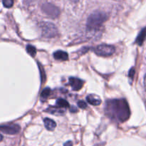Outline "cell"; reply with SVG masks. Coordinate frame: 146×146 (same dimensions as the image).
I'll return each instance as SVG.
<instances>
[{
	"label": "cell",
	"mask_w": 146,
	"mask_h": 146,
	"mask_svg": "<svg viewBox=\"0 0 146 146\" xmlns=\"http://www.w3.org/2000/svg\"><path fill=\"white\" fill-rule=\"evenodd\" d=\"M105 111L107 115L119 122H124L130 116V110L126 101L123 99H113L106 104Z\"/></svg>",
	"instance_id": "cell-1"
},
{
	"label": "cell",
	"mask_w": 146,
	"mask_h": 146,
	"mask_svg": "<svg viewBox=\"0 0 146 146\" xmlns=\"http://www.w3.org/2000/svg\"><path fill=\"white\" fill-rule=\"evenodd\" d=\"M107 15L102 11H95L88 17L87 19V29L90 31H95L99 29L104 21H106Z\"/></svg>",
	"instance_id": "cell-2"
},
{
	"label": "cell",
	"mask_w": 146,
	"mask_h": 146,
	"mask_svg": "<svg viewBox=\"0 0 146 146\" xmlns=\"http://www.w3.org/2000/svg\"><path fill=\"white\" fill-rule=\"evenodd\" d=\"M41 34L45 38H54L58 34V29L54 24L50 22H41L39 24Z\"/></svg>",
	"instance_id": "cell-3"
},
{
	"label": "cell",
	"mask_w": 146,
	"mask_h": 146,
	"mask_svg": "<svg viewBox=\"0 0 146 146\" xmlns=\"http://www.w3.org/2000/svg\"><path fill=\"white\" fill-rule=\"evenodd\" d=\"M115 48L113 46L108 44H101L95 49V53L100 56H110L115 53Z\"/></svg>",
	"instance_id": "cell-4"
},
{
	"label": "cell",
	"mask_w": 146,
	"mask_h": 146,
	"mask_svg": "<svg viewBox=\"0 0 146 146\" xmlns=\"http://www.w3.org/2000/svg\"><path fill=\"white\" fill-rule=\"evenodd\" d=\"M42 11L48 17H51L52 19H55L58 17L60 14V10L58 8H57L56 6L53 5L51 4H43L42 7Z\"/></svg>",
	"instance_id": "cell-5"
},
{
	"label": "cell",
	"mask_w": 146,
	"mask_h": 146,
	"mask_svg": "<svg viewBox=\"0 0 146 146\" xmlns=\"http://www.w3.org/2000/svg\"><path fill=\"white\" fill-rule=\"evenodd\" d=\"M0 131L6 134L14 135V134H17L19 132L20 127L19 125H16V124L0 125Z\"/></svg>",
	"instance_id": "cell-6"
},
{
	"label": "cell",
	"mask_w": 146,
	"mask_h": 146,
	"mask_svg": "<svg viewBox=\"0 0 146 146\" xmlns=\"http://www.w3.org/2000/svg\"><path fill=\"white\" fill-rule=\"evenodd\" d=\"M69 84L71 85V88L74 91H79L84 86V82L82 80L79 79V78H74V77H71L69 78Z\"/></svg>",
	"instance_id": "cell-7"
},
{
	"label": "cell",
	"mask_w": 146,
	"mask_h": 146,
	"mask_svg": "<svg viewBox=\"0 0 146 146\" xmlns=\"http://www.w3.org/2000/svg\"><path fill=\"white\" fill-rule=\"evenodd\" d=\"M86 101H88V104H90L92 106H99L101 104V98L96 95H88L86 97Z\"/></svg>",
	"instance_id": "cell-8"
},
{
	"label": "cell",
	"mask_w": 146,
	"mask_h": 146,
	"mask_svg": "<svg viewBox=\"0 0 146 146\" xmlns=\"http://www.w3.org/2000/svg\"><path fill=\"white\" fill-rule=\"evenodd\" d=\"M46 111H47L49 113L53 114V115H63L65 113V111L62 109V108H59V107H48Z\"/></svg>",
	"instance_id": "cell-9"
},
{
	"label": "cell",
	"mask_w": 146,
	"mask_h": 146,
	"mask_svg": "<svg viewBox=\"0 0 146 146\" xmlns=\"http://www.w3.org/2000/svg\"><path fill=\"white\" fill-rule=\"evenodd\" d=\"M54 57L55 59L59 61H66L68 58V54L64 51H57L54 53Z\"/></svg>",
	"instance_id": "cell-10"
},
{
	"label": "cell",
	"mask_w": 146,
	"mask_h": 146,
	"mask_svg": "<svg viewBox=\"0 0 146 146\" xmlns=\"http://www.w3.org/2000/svg\"><path fill=\"white\" fill-rule=\"evenodd\" d=\"M44 125L48 131H54L56 127V123L54 121L50 119V118H46L44 120Z\"/></svg>",
	"instance_id": "cell-11"
},
{
	"label": "cell",
	"mask_w": 146,
	"mask_h": 146,
	"mask_svg": "<svg viewBox=\"0 0 146 146\" xmlns=\"http://www.w3.org/2000/svg\"><path fill=\"white\" fill-rule=\"evenodd\" d=\"M56 106L59 108H68L69 107V104L63 98H58L56 101Z\"/></svg>",
	"instance_id": "cell-12"
},
{
	"label": "cell",
	"mask_w": 146,
	"mask_h": 146,
	"mask_svg": "<svg viewBox=\"0 0 146 146\" xmlns=\"http://www.w3.org/2000/svg\"><path fill=\"white\" fill-rule=\"evenodd\" d=\"M27 52H28L29 54L31 56H34L36 55V49L35 47L33 46H31V45L27 46Z\"/></svg>",
	"instance_id": "cell-13"
},
{
	"label": "cell",
	"mask_w": 146,
	"mask_h": 146,
	"mask_svg": "<svg viewBox=\"0 0 146 146\" xmlns=\"http://www.w3.org/2000/svg\"><path fill=\"white\" fill-rule=\"evenodd\" d=\"M145 35H146V29H144V30H143L142 32H141L140 35L138 36V39H137V43H138V44H139V45H141V44L143 43V41H144Z\"/></svg>",
	"instance_id": "cell-14"
},
{
	"label": "cell",
	"mask_w": 146,
	"mask_h": 146,
	"mask_svg": "<svg viewBox=\"0 0 146 146\" xmlns=\"http://www.w3.org/2000/svg\"><path fill=\"white\" fill-rule=\"evenodd\" d=\"M50 93H51V90L48 88H46L45 89H44V91L41 93V97L42 99H46L48 96H50Z\"/></svg>",
	"instance_id": "cell-15"
},
{
	"label": "cell",
	"mask_w": 146,
	"mask_h": 146,
	"mask_svg": "<svg viewBox=\"0 0 146 146\" xmlns=\"http://www.w3.org/2000/svg\"><path fill=\"white\" fill-rule=\"evenodd\" d=\"M3 5L7 8H10L13 6L14 4V0H2Z\"/></svg>",
	"instance_id": "cell-16"
},
{
	"label": "cell",
	"mask_w": 146,
	"mask_h": 146,
	"mask_svg": "<svg viewBox=\"0 0 146 146\" xmlns=\"http://www.w3.org/2000/svg\"><path fill=\"white\" fill-rule=\"evenodd\" d=\"M78 106L80 108H82V109H85L87 108V104L86 103L84 102L83 101H80L78 102Z\"/></svg>",
	"instance_id": "cell-17"
},
{
	"label": "cell",
	"mask_w": 146,
	"mask_h": 146,
	"mask_svg": "<svg viewBox=\"0 0 146 146\" xmlns=\"http://www.w3.org/2000/svg\"><path fill=\"white\" fill-rule=\"evenodd\" d=\"M40 72H41V79H42V81H45V78H46V76H45V72H44V70L42 69V68H41V66L40 65Z\"/></svg>",
	"instance_id": "cell-18"
},
{
	"label": "cell",
	"mask_w": 146,
	"mask_h": 146,
	"mask_svg": "<svg viewBox=\"0 0 146 146\" xmlns=\"http://www.w3.org/2000/svg\"><path fill=\"white\" fill-rule=\"evenodd\" d=\"M64 146H73V143L71 141H67Z\"/></svg>",
	"instance_id": "cell-19"
},
{
	"label": "cell",
	"mask_w": 146,
	"mask_h": 146,
	"mask_svg": "<svg viewBox=\"0 0 146 146\" xmlns=\"http://www.w3.org/2000/svg\"><path fill=\"white\" fill-rule=\"evenodd\" d=\"M70 111H71V112H77V111H78V109H77V108H76V107L73 106L72 108H70Z\"/></svg>",
	"instance_id": "cell-20"
},
{
	"label": "cell",
	"mask_w": 146,
	"mask_h": 146,
	"mask_svg": "<svg viewBox=\"0 0 146 146\" xmlns=\"http://www.w3.org/2000/svg\"><path fill=\"white\" fill-rule=\"evenodd\" d=\"M144 86H145V89L146 91V75L145 76V78H144Z\"/></svg>",
	"instance_id": "cell-21"
},
{
	"label": "cell",
	"mask_w": 146,
	"mask_h": 146,
	"mask_svg": "<svg viewBox=\"0 0 146 146\" xmlns=\"http://www.w3.org/2000/svg\"><path fill=\"white\" fill-rule=\"evenodd\" d=\"M2 139H3V137H2V135H1V134H0V141H2Z\"/></svg>",
	"instance_id": "cell-22"
},
{
	"label": "cell",
	"mask_w": 146,
	"mask_h": 146,
	"mask_svg": "<svg viewBox=\"0 0 146 146\" xmlns=\"http://www.w3.org/2000/svg\"><path fill=\"white\" fill-rule=\"evenodd\" d=\"M71 1H73V2H76V1H78V0H71Z\"/></svg>",
	"instance_id": "cell-23"
}]
</instances>
